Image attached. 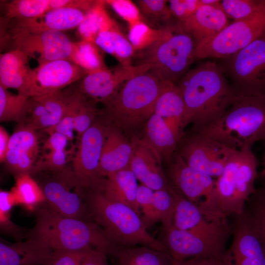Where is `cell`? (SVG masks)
Returning <instances> with one entry per match:
<instances>
[{
    "label": "cell",
    "instance_id": "obj_42",
    "mask_svg": "<svg viewBox=\"0 0 265 265\" xmlns=\"http://www.w3.org/2000/svg\"><path fill=\"white\" fill-rule=\"evenodd\" d=\"M77 91V102L74 123L75 131L77 132V137L80 139L94 123L97 109L94 106L95 102L89 100L84 95Z\"/></svg>",
    "mask_w": 265,
    "mask_h": 265
},
{
    "label": "cell",
    "instance_id": "obj_40",
    "mask_svg": "<svg viewBox=\"0 0 265 265\" xmlns=\"http://www.w3.org/2000/svg\"><path fill=\"white\" fill-rule=\"evenodd\" d=\"M220 8L229 19L238 21L249 18L265 8V0H223Z\"/></svg>",
    "mask_w": 265,
    "mask_h": 265
},
{
    "label": "cell",
    "instance_id": "obj_47",
    "mask_svg": "<svg viewBox=\"0 0 265 265\" xmlns=\"http://www.w3.org/2000/svg\"><path fill=\"white\" fill-rule=\"evenodd\" d=\"M108 4L121 18L132 25L140 21H144L138 6L130 0H106Z\"/></svg>",
    "mask_w": 265,
    "mask_h": 265
},
{
    "label": "cell",
    "instance_id": "obj_36",
    "mask_svg": "<svg viewBox=\"0 0 265 265\" xmlns=\"http://www.w3.org/2000/svg\"><path fill=\"white\" fill-rule=\"evenodd\" d=\"M50 10L49 0H14L5 5L7 20L31 19Z\"/></svg>",
    "mask_w": 265,
    "mask_h": 265
},
{
    "label": "cell",
    "instance_id": "obj_2",
    "mask_svg": "<svg viewBox=\"0 0 265 265\" xmlns=\"http://www.w3.org/2000/svg\"><path fill=\"white\" fill-rule=\"evenodd\" d=\"M257 166L252 149L232 150L210 196L198 205L208 221L227 220L230 215L242 213L246 203L256 190Z\"/></svg>",
    "mask_w": 265,
    "mask_h": 265
},
{
    "label": "cell",
    "instance_id": "obj_46",
    "mask_svg": "<svg viewBox=\"0 0 265 265\" xmlns=\"http://www.w3.org/2000/svg\"><path fill=\"white\" fill-rule=\"evenodd\" d=\"M35 159L29 154L16 150L8 149L4 162L17 176L30 172L35 163Z\"/></svg>",
    "mask_w": 265,
    "mask_h": 265
},
{
    "label": "cell",
    "instance_id": "obj_22",
    "mask_svg": "<svg viewBox=\"0 0 265 265\" xmlns=\"http://www.w3.org/2000/svg\"><path fill=\"white\" fill-rule=\"evenodd\" d=\"M53 256L52 248L33 238L0 243V265H52Z\"/></svg>",
    "mask_w": 265,
    "mask_h": 265
},
{
    "label": "cell",
    "instance_id": "obj_53",
    "mask_svg": "<svg viewBox=\"0 0 265 265\" xmlns=\"http://www.w3.org/2000/svg\"><path fill=\"white\" fill-rule=\"evenodd\" d=\"M18 205L16 198L11 191L0 190V212L9 213L11 209Z\"/></svg>",
    "mask_w": 265,
    "mask_h": 265
},
{
    "label": "cell",
    "instance_id": "obj_43",
    "mask_svg": "<svg viewBox=\"0 0 265 265\" xmlns=\"http://www.w3.org/2000/svg\"><path fill=\"white\" fill-rule=\"evenodd\" d=\"M77 102L76 88L69 90L65 113L61 120L55 125L43 130L48 134L53 132L60 133L67 137L69 141L74 138V118Z\"/></svg>",
    "mask_w": 265,
    "mask_h": 265
},
{
    "label": "cell",
    "instance_id": "obj_41",
    "mask_svg": "<svg viewBox=\"0 0 265 265\" xmlns=\"http://www.w3.org/2000/svg\"><path fill=\"white\" fill-rule=\"evenodd\" d=\"M163 33V27L156 29L140 21L129 26L128 38L135 52L150 47L159 39Z\"/></svg>",
    "mask_w": 265,
    "mask_h": 265
},
{
    "label": "cell",
    "instance_id": "obj_44",
    "mask_svg": "<svg viewBox=\"0 0 265 265\" xmlns=\"http://www.w3.org/2000/svg\"><path fill=\"white\" fill-rule=\"evenodd\" d=\"M165 0H140L137 1V6L142 18L151 24L166 22L172 14Z\"/></svg>",
    "mask_w": 265,
    "mask_h": 265
},
{
    "label": "cell",
    "instance_id": "obj_50",
    "mask_svg": "<svg viewBox=\"0 0 265 265\" xmlns=\"http://www.w3.org/2000/svg\"><path fill=\"white\" fill-rule=\"evenodd\" d=\"M0 226L1 230L17 239L18 241H20L21 238H26V232L12 222L9 213L0 212Z\"/></svg>",
    "mask_w": 265,
    "mask_h": 265
},
{
    "label": "cell",
    "instance_id": "obj_52",
    "mask_svg": "<svg viewBox=\"0 0 265 265\" xmlns=\"http://www.w3.org/2000/svg\"><path fill=\"white\" fill-rule=\"evenodd\" d=\"M107 255L102 251L91 249L85 256L81 265H109Z\"/></svg>",
    "mask_w": 265,
    "mask_h": 265
},
{
    "label": "cell",
    "instance_id": "obj_20",
    "mask_svg": "<svg viewBox=\"0 0 265 265\" xmlns=\"http://www.w3.org/2000/svg\"><path fill=\"white\" fill-rule=\"evenodd\" d=\"M133 151L129 168L142 185L154 190L169 189L171 185L161 162L142 139L132 141Z\"/></svg>",
    "mask_w": 265,
    "mask_h": 265
},
{
    "label": "cell",
    "instance_id": "obj_29",
    "mask_svg": "<svg viewBox=\"0 0 265 265\" xmlns=\"http://www.w3.org/2000/svg\"><path fill=\"white\" fill-rule=\"evenodd\" d=\"M29 57L23 52L14 49L0 56V86L19 91L32 70Z\"/></svg>",
    "mask_w": 265,
    "mask_h": 265
},
{
    "label": "cell",
    "instance_id": "obj_19",
    "mask_svg": "<svg viewBox=\"0 0 265 265\" xmlns=\"http://www.w3.org/2000/svg\"><path fill=\"white\" fill-rule=\"evenodd\" d=\"M168 163L166 176L176 190L197 205L201 198L209 197L214 185L212 177L189 166L176 152Z\"/></svg>",
    "mask_w": 265,
    "mask_h": 265
},
{
    "label": "cell",
    "instance_id": "obj_33",
    "mask_svg": "<svg viewBox=\"0 0 265 265\" xmlns=\"http://www.w3.org/2000/svg\"><path fill=\"white\" fill-rule=\"evenodd\" d=\"M11 191L15 195L18 204L33 211L45 201L43 191L28 173L17 176L15 186Z\"/></svg>",
    "mask_w": 265,
    "mask_h": 265
},
{
    "label": "cell",
    "instance_id": "obj_30",
    "mask_svg": "<svg viewBox=\"0 0 265 265\" xmlns=\"http://www.w3.org/2000/svg\"><path fill=\"white\" fill-rule=\"evenodd\" d=\"M94 43L101 50L114 57L120 64L132 65L135 51L117 24L100 32Z\"/></svg>",
    "mask_w": 265,
    "mask_h": 265
},
{
    "label": "cell",
    "instance_id": "obj_49",
    "mask_svg": "<svg viewBox=\"0 0 265 265\" xmlns=\"http://www.w3.org/2000/svg\"><path fill=\"white\" fill-rule=\"evenodd\" d=\"M91 249L80 251H54L52 265H81L85 256Z\"/></svg>",
    "mask_w": 265,
    "mask_h": 265
},
{
    "label": "cell",
    "instance_id": "obj_48",
    "mask_svg": "<svg viewBox=\"0 0 265 265\" xmlns=\"http://www.w3.org/2000/svg\"><path fill=\"white\" fill-rule=\"evenodd\" d=\"M169 7L172 15L185 22L202 6L200 0H170Z\"/></svg>",
    "mask_w": 265,
    "mask_h": 265
},
{
    "label": "cell",
    "instance_id": "obj_38",
    "mask_svg": "<svg viewBox=\"0 0 265 265\" xmlns=\"http://www.w3.org/2000/svg\"><path fill=\"white\" fill-rule=\"evenodd\" d=\"M244 210L265 249V186L256 189L246 203Z\"/></svg>",
    "mask_w": 265,
    "mask_h": 265
},
{
    "label": "cell",
    "instance_id": "obj_54",
    "mask_svg": "<svg viewBox=\"0 0 265 265\" xmlns=\"http://www.w3.org/2000/svg\"><path fill=\"white\" fill-rule=\"evenodd\" d=\"M172 265H220V264L214 259L196 257L183 261H174Z\"/></svg>",
    "mask_w": 265,
    "mask_h": 265
},
{
    "label": "cell",
    "instance_id": "obj_25",
    "mask_svg": "<svg viewBox=\"0 0 265 265\" xmlns=\"http://www.w3.org/2000/svg\"><path fill=\"white\" fill-rule=\"evenodd\" d=\"M154 113L161 117L179 141L185 134V107L180 91L175 83L164 81L155 105Z\"/></svg>",
    "mask_w": 265,
    "mask_h": 265
},
{
    "label": "cell",
    "instance_id": "obj_9",
    "mask_svg": "<svg viewBox=\"0 0 265 265\" xmlns=\"http://www.w3.org/2000/svg\"><path fill=\"white\" fill-rule=\"evenodd\" d=\"M265 36V8L247 19L234 21L215 36L198 44L197 59L228 57Z\"/></svg>",
    "mask_w": 265,
    "mask_h": 265
},
{
    "label": "cell",
    "instance_id": "obj_10",
    "mask_svg": "<svg viewBox=\"0 0 265 265\" xmlns=\"http://www.w3.org/2000/svg\"><path fill=\"white\" fill-rule=\"evenodd\" d=\"M160 240L174 261L196 257L214 259L220 262L225 252L230 232L209 234L179 229L171 226L163 229Z\"/></svg>",
    "mask_w": 265,
    "mask_h": 265
},
{
    "label": "cell",
    "instance_id": "obj_4",
    "mask_svg": "<svg viewBox=\"0 0 265 265\" xmlns=\"http://www.w3.org/2000/svg\"><path fill=\"white\" fill-rule=\"evenodd\" d=\"M190 132L232 150L252 149L255 143L265 138V95L237 94L219 117Z\"/></svg>",
    "mask_w": 265,
    "mask_h": 265
},
{
    "label": "cell",
    "instance_id": "obj_31",
    "mask_svg": "<svg viewBox=\"0 0 265 265\" xmlns=\"http://www.w3.org/2000/svg\"><path fill=\"white\" fill-rule=\"evenodd\" d=\"M118 265H172L168 253L144 246L120 247L114 256Z\"/></svg>",
    "mask_w": 265,
    "mask_h": 265
},
{
    "label": "cell",
    "instance_id": "obj_8",
    "mask_svg": "<svg viewBox=\"0 0 265 265\" xmlns=\"http://www.w3.org/2000/svg\"><path fill=\"white\" fill-rule=\"evenodd\" d=\"M222 59L219 66L237 94L265 95V36Z\"/></svg>",
    "mask_w": 265,
    "mask_h": 265
},
{
    "label": "cell",
    "instance_id": "obj_6",
    "mask_svg": "<svg viewBox=\"0 0 265 265\" xmlns=\"http://www.w3.org/2000/svg\"><path fill=\"white\" fill-rule=\"evenodd\" d=\"M196 44L192 35L178 21L163 27L159 40L139 51L140 62L161 81L175 83L188 71L195 59Z\"/></svg>",
    "mask_w": 265,
    "mask_h": 265
},
{
    "label": "cell",
    "instance_id": "obj_26",
    "mask_svg": "<svg viewBox=\"0 0 265 265\" xmlns=\"http://www.w3.org/2000/svg\"><path fill=\"white\" fill-rule=\"evenodd\" d=\"M229 18L220 6L202 5L183 23L185 29L193 37L197 46L219 33L229 24Z\"/></svg>",
    "mask_w": 265,
    "mask_h": 265
},
{
    "label": "cell",
    "instance_id": "obj_18",
    "mask_svg": "<svg viewBox=\"0 0 265 265\" xmlns=\"http://www.w3.org/2000/svg\"><path fill=\"white\" fill-rule=\"evenodd\" d=\"M67 94L63 90L30 97L21 121L33 130L42 131L57 124L65 114Z\"/></svg>",
    "mask_w": 265,
    "mask_h": 265
},
{
    "label": "cell",
    "instance_id": "obj_7",
    "mask_svg": "<svg viewBox=\"0 0 265 265\" xmlns=\"http://www.w3.org/2000/svg\"><path fill=\"white\" fill-rule=\"evenodd\" d=\"M163 85L148 71L135 75L106 106L108 116L117 127L127 130L146 122L154 112Z\"/></svg>",
    "mask_w": 265,
    "mask_h": 265
},
{
    "label": "cell",
    "instance_id": "obj_1",
    "mask_svg": "<svg viewBox=\"0 0 265 265\" xmlns=\"http://www.w3.org/2000/svg\"><path fill=\"white\" fill-rule=\"evenodd\" d=\"M183 98L184 127H203L219 117L237 94L222 69L214 61L202 62L189 71L177 84Z\"/></svg>",
    "mask_w": 265,
    "mask_h": 265
},
{
    "label": "cell",
    "instance_id": "obj_32",
    "mask_svg": "<svg viewBox=\"0 0 265 265\" xmlns=\"http://www.w3.org/2000/svg\"><path fill=\"white\" fill-rule=\"evenodd\" d=\"M105 0H97L96 4L85 14L77 28L82 40L94 42L98 34L117 23L108 15Z\"/></svg>",
    "mask_w": 265,
    "mask_h": 265
},
{
    "label": "cell",
    "instance_id": "obj_14",
    "mask_svg": "<svg viewBox=\"0 0 265 265\" xmlns=\"http://www.w3.org/2000/svg\"><path fill=\"white\" fill-rule=\"evenodd\" d=\"M88 73L69 59H57L32 69L18 93L30 97L62 90Z\"/></svg>",
    "mask_w": 265,
    "mask_h": 265
},
{
    "label": "cell",
    "instance_id": "obj_12",
    "mask_svg": "<svg viewBox=\"0 0 265 265\" xmlns=\"http://www.w3.org/2000/svg\"><path fill=\"white\" fill-rule=\"evenodd\" d=\"M232 149L208 137L185 133L176 152L192 168L212 177L222 174Z\"/></svg>",
    "mask_w": 265,
    "mask_h": 265
},
{
    "label": "cell",
    "instance_id": "obj_37",
    "mask_svg": "<svg viewBox=\"0 0 265 265\" xmlns=\"http://www.w3.org/2000/svg\"><path fill=\"white\" fill-rule=\"evenodd\" d=\"M35 131L23 123H19L10 136L8 149L26 153L36 159L39 152V138Z\"/></svg>",
    "mask_w": 265,
    "mask_h": 265
},
{
    "label": "cell",
    "instance_id": "obj_11",
    "mask_svg": "<svg viewBox=\"0 0 265 265\" xmlns=\"http://www.w3.org/2000/svg\"><path fill=\"white\" fill-rule=\"evenodd\" d=\"M44 184L42 188L48 207L68 217L91 220L86 202L87 189L73 170L64 169Z\"/></svg>",
    "mask_w": 265,
    "mask_h": 265
},
{
    "label": "cell",
    "instance_id": "obj_55",
    "mask_svg": "<svg viewBox=\"0 0 265 265\" xmlns=\"http://www.w3.org/2000/svg\"><path fill=\"white\" fill-rule=\"evenodd\" d=\"M10 136L4 129L0 126V161L3 162L4 161L5 157L8 148Z\"/></svg>",
    "mask_w": 265,
    "mask_h": 265
},
{
    "label": "cell",
    "instance_id": "obj_13",
    "mask_svg": "<svg viewBox=\"0 0 265 265\" xmlns=\"http://www.w3.org/2000/svg\"><path fill=\"white\" fill-rule=\"evenodd\" d=\"M14 49L36 59L38 64L57 60L69 59L74 42L63 32L45 31L33 32L11 27Z\"/></svg>",
    "mask_w": 265,
    "mask_h": 265
},
{
    "label": "cell",
    "instance_id": "obj_57",
    "mask_svg": "<svg viewBox=\"0 0 265 265\" xmlns=\"http://www.w3.org/2000/svg\"><path fill=\"white\" fill-rule=\"evenodd\" d=\"M264 140L265 141V138L264 139ZM263 170L261 173V178L263 181V186H265V151H264V157H263Z\"/></svg>",
    "mask_w": 265,
    "mask_h": 265
},
{
    "label": "cell",
    "instance_id": "obj_17",
    "mask_svg": "<svg viewBox=\"0 0 265 265\" xmlns=\"http://www.w3.org/2000/svg\"><path fill=\"white\" fill-rule=\"evenodd\" d=\"M236 216L232 243L220 265H265V249L248 213L244 209Z\"/></svg>",
    "mask_w": 265,
    "mask_h": 265
},
{
    "label": "cell",
    "instance_id": "obj_39",
    "mask_svg": "<svg viewBox=\"0 0 265 265\" xmlns=\"http://www.w3.org/2000/svg\"><path fill=\"white\" fill-rule=\"evenodd\" d=\"M28 98L19 93L13 94L0 86V121L19 123Z\"/></svg>",
    "mask_w": 265,
    "mask_h": 265
},
{
    "label": "cell",
    "instance_id": "obj_3",
    "mask_svg": "<svg viewBox=\"0 0 265 265\" xmlns=\"http://www.w3.org/2000/svg\"><path fill=\"white\" fill-rule=\"evenodd\" d=\"M35 216V225L26 232V238L35 239L53 251L92 249L114 256L120 248L92 220L64 216L48 206L38 208Z\"/></svg>",
    "mask_w": 265,
    "mask_h": 265
},
{
    "label": "cell",
    "instance_id": "obj_5",
    "mask_svg": "<svg viewBox=\"0 0 265 265\" xmlns=\"http://www.w3.org/2000/svg\"><path fill=\"white\" fill-rule=\"evenodd\" d=\"M86 202L91 220L119 247L140 245L168 253L161 241L148 232L141 216L131 207L111 200L94 189L87 190Z\"/></svg>",
    "mask_w": 265,
    "mask_h": 265
},
{
    "label": "cell",
    "instance_id": "obj_21",
    "mask_svg": "<svg viewBox=\"0 0 265 265\" xmlns=\"http://www.w3.org/2000/svg\"><path fill=\"white\" fill-rule=\"evenodd\" d=\"M172 191L175 201L172 226L179 229L209 234L230 231L227 220L208 221L197 205L191 202L173 187Z\"/></svg>",
    "mask_w": 265,
    "mask_h": 265
},
{
    "label": "cell",
    "instance_id": "obj_51",
    "mask_svg": "<svg viewBox=\"0 0 265 265\" xmlns=\"http://www.w3.org/2000/svg\"><path fill=\"white\" fill-rule=\"evenodd\" d=\"M48 134L49 137L44 143L43 149L49 151L65 150L69 141L66 136L57 132H53Z\"/></svg>",
    "mask_w": 265,
    "mask_h": 265
},
{
    "label": "cell",
    "instance_id": "obj_15",
    "mask_svg": "<svg viewBox=\"0 0 265 265\" xmlns=\"http://www.w3.org/2000/svg\"><path fill=\"white\" fill-rule=\"evenodd\" d=\"M108 126L94 122L82 134L73 159V172L86 189L99 187L103 179L99 168Z\"/></svg>",
    "mask_w": 265,
    "mask_h": 265
},
{
    "label": "cell",
    "instance_id": "obj_34",
    "mask_svg": "<svg viewBox=\"0 0 265 265\" xmlns=\"http://www.w3.org/2000/svg\"><path fill=\"white\" fill-rule=\"evenodd\" d=\"M169 189L154 190L151 208V213L147 228L160 222L163 229L172 225L175 201L172 191Z\"/></svg>",
    "mask_w": 265,
    "mask_h": 265
},
{
    "label": "cell",
    "instance_id": "obj_24",
    "mask_svg": "<svg viewBox=\"0 0 265 265\" xmlns=\"http://www.w3.org/2000/svg\"><path fill=\"white\" fill-rule=\"evenodd\" d=\"M132 151V143L119 130L108 126L99 164L100 177H106L110 173L129 168Z\"/></svg>",
    "mask_w": 265,
    "mask_h": 265
},
{
    "label": "cell",
    "instance_id": "obj_28",
    "mask_svg": "<svg viewBox=\"0 0 265 265\" xmlns=\"http://www.w3.org/2000/svg\"><path fill=\"white\" fill-rule=\"evenodd\" d=\"M142 139L152 150L159 160H170L175 153L179 139L162 118L153 113L145 122Z\"/></svg>",
    "mask_w": 265,
    "mask_h": 265
},
{
    "label": "cell",
    "instance_id": "obj_35",
    "mask_svg": "<svg viewBox=\"0 0 265 265\" xmlns=\"http://www.w3.org/2000/svg\"><path fill=\"white\" fill-rule=\"evenodd\" d=\"M70 60L88 73L107 68L100 49L92 42L81 40L74 42Z\"/></svg>",
    "mask_w": 265,
    "mask_h": 265
},
{
    "label": "cell",
    "instance_id": "obj_23",
    "mask_svg": "<svg viewBox=\"0 0 265 265\" xmlns=\"http://www.w3.org/2000/svg\"><path fill=\"white\" fill-rule=\"evenodd\" d=\"M87 12L72 7L52 9L35 18L17 20L11 27L33 32L49 30L62 32L78 28Z\"/></svg>",
    "mask_w": 265,
    "mask_h": 265
},
{
    "label": "cell",
    "instance_id": "obj_27",
    "mask_svg": "<svg viewBox=\"0 0 265 265\" xmlns=\"http://www.w3.org/2000/svg\"><path fill=\"white\" fill-rule=\"evenodd\" d=\"M137 180L128 168L108 174L103 179L98 190L108 199L131 207L141 216L136 200Z\"/></svg>",
    "mask_w": 265,
    "mask_h": 265
},
{
    "label": "cell",
    "instance_id": "obj_16",
    "mask_svg": "<svg viewBox=\"0 0 265 265\" xmlns=\"http://www.w3.org/2000/svg\"><path fill=\"white\" fill-rule=\"evenodd\" d=\"M148 68L144 65L124 66L105 69L87 73L79 82L76 89L87 98L106 106L122 86L135 75Z\"/></svg>",
    "mask_w": 265,
    "mask_h": 265
},
{
    "label": "cell",
    "instance_id": "obj_56",
    "mask_svg": "<svg viewBox=\"0 0 265 265\" xmlns=\"http://www.w3.org/2000/svg\"><path fill=\"white\" fill-rule=\"evenodd\" d=\"M202 5L220 7L221 0H200Z\"/></svg>",
    "mask_w": 265,
    "mask_h": 265
},
{
    "label": "cell",
    "instance_id": "obj_45",
    "mask_svg": "<svg viewBox=\"0 0 265 265\" xmlns=\"http://www.w3.org/2000/svg\"><path fill=\"white\" fill-rule=\"evenodd\" d=\"M67 162V154L65 150L49 151L35 162L30 175L42 171L58 173L65 169Z\"/></svg>",
    "mask_w": 265,
    "mask_h": 265
}]
</instances>
